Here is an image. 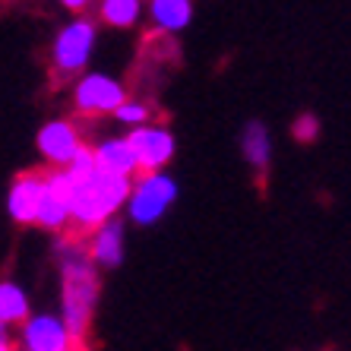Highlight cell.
<instances>
[{"label":"cell","instance_id":"6da1fadb","mask_svg":"<svg viewBox=\"0 0 351 351\" xmlns=\"http://www.w3.org/2000/svg\"><path fill=\"white\" fill-rule=\"evenodd\" d=\"M60 282H64V288H60V319H64L66 332L73 339V348H82L98 304V266L89 260V254L82 247L64 250Z\"/></svg>","mask_w":351,"mask_h":351},{"label":"cell","instance_id":"7a4b0ae2","mask_svg":"<svg viewBox=\"0 0 351 351\" xmlns=\"http://www.w3.org/2000/svg\"><path fill=\"white\" fill-rule=\"evenodd\" d=\"M133 178L123 174H108L101 168H92L89 174L73 178V193H70V225L82 234H89L95 225L117 215L130 196Z\"/></svg>","mask_w":351,"mask_h":351},{"label":"cell","instance_id":"3957f363","mask_svg":"<svg viewBox=\"0 0 351 351\" xmlns=\"http://www.w3.org/2000/svg\"><path fill=\"white\" fill-rule=\"evenodd\" d=\"M174 199H178L174 178H168L165 171H139V178L133 174L130 196H127L123 209L136 225H156L171 209Z\"/></svg>","mask_w":351,"mask_h":351},{"label":"cell","instance_id":"277c9868","mask_svg":"<svg viewBox=\"0 0 351 351\" xmlns=\"http://www.w3.org/2000/svg\"><path fill=\"white\" fill-rule=\"evenodd\" d=\"M95 38H98V25L89 16H76L73 23H66L54 38L51 48V64L60 76H76L86 70L92 51H95Z\"/></svg>","mask_w":351,"mask_h":351},{"label":"cell","instance_id":"5b68a950","mask_svg":"<svg viewBox=\"0 0 351 351\" xmlns=\"http://www.w3.org/2000/svg\"><path fill=\"white\" fill-rule=\"evenodd\" d=\"M70 193H73V178L66 174V168H51L41 174V193L32 225L45 231L70 228Z\"/></svg>","mask_w":351,"mask_h":351},{"label":"cell","instance_id":"8992f818","mask_svg":"<svg viewBox=\"0 0 351 351\" xmlns=\"http://www.w3.org/2000/svg\"><path fill=\"white\" fill-rule=\"evenodd\" d=\"M127 98V89L123 82H117L114 76L108 73H86L80 76L73 89V105L82 117H101L111 114L117 105Z\"/></svg>","mask_w":351,"mask_h":351},{"label":"cell","instance_id":"52a82bcc","mask_svg":"<svg viewBox=\"0 0 351 351\" xmlns=\"http://www.w3.org/2000/svg\"><path fill=\"white\" fill-rule=\"evenodd\" d=\"M127 143L136 156L139 171H162L174 158V133L162 123H136V127H130Z\"/></svg>","mask_w":351,"mask_h":351},{"label":"cell","instance_id":"ba28073f","mask_svg":"<svg viewBox=\"0 0 351 351\" xmlns=\"http://www.w3.org/2000/svg\"><path fill=\"white\" fill-rule=\"evenodd\" d=\"M19 348L25 351H70L73 339L60 313H29L19 323Z\"/></svg>","mask_w":351,"mask_h":351},{"label":"cell","instance_id":"9c48e42d","mask_svg":"<svg viewBox=\"0 0 351 351\" xmlns=\"http://www.w3.org/2000/svg\"><path fill=\"white\" fill-rule=\"evenodd\" d=\"M35 143H38L41 158H45L51 168H64V165L82 149V133L73 121L58 117V121H48L41 127Z\"/></svg>","mask_w":351,"mask_h":351},{"label":"cell","instance_id":"30bf717a","mask_svg":"<svg viewBox=\"0 0 351 351\" xmlns=\"http://www.w3.org/2000/svg\"><path fill=\"white\" fill-rule=\"evenodd\" d=\"M89 260L95 263V266H101V269H114V266H121L123 260V221L117 219V215H111V219H105L101 225H95V228L89 231Z\"/></svg>","mask_w":351,"mask_h":351},{"label":"cell","instance_id":"8fae6325","mask_svg":"<svg viewBox=\"0 0 351 351\" xmlns=\"http://www.w3.org/2000/svg\"><path fill=\"white\" fill-rule=\"evenodd\" d=\"M41 193V174L38 171H25L19 178H13L7 190V213L16 225H32L35 221V206H38Z\"/></svg>","mask_w":351,"mask_h":351},{"label":"cell","instance_id":"7c38bea8","mask_svg":"<svg viewBox=\"0 0 351 351\" xmlns=\"http://www.w3.org/2000/svg\"><path fill=\"white\" fill-rule=\"evenodd\" d=\"M92 158H95V168H101V171H108V174H123V178L139 174L136 156H133L127 136L101 139L98 146H92Z\"/></svg>","mask_w":351,"mask_h":351},{"label":"cell","instance_id":"4fadbf2b","mask_svg":"<svg viewBox=\"0 0 351 351\" xmlns=\"http://www.w3.org/2000/svg\"><path fill=\"white\" fill-rule=\"evenodd\" d=\"M149 19L162 32H180L193 19V0H149Z\"/></svg>","mask_w":351,"mask_h":351},{"label":"cell","instance_id":"5bb4252c","mask_svg":"<svg viewBox=\"0 0 351 351\" xmlns=\"http://www.w3.org/2000/svg\"><path fill=\"white\" fill-rule=\"evenodd\" d=\"M29 313H32V304H29V294L23 291V285L3 278V282H0V323L19 326Z\"/></svg>","mask_w":351,"mask_h":351},{"label":"cell","instance_id":"9a60e30c","mask_svg":"<svg viewBox=\"0 0 351 351\" xmlns=\"http://www.w3.org/2000/svg\"><path fill=\"white\" fill-rule=\"evenodd\" d=\"M241 152H244V158L254 168H266L272 158V139H269V130L263 127L260 121H250L244 127V136H241Z\"/></svg>","mask_w":351,"mask_h":351},{"label":"cell","instance_id":"2e32d148","mask_svg":"<svg viewBox=\"0 0 351 351\" xmlns=\"http://www.w3.org/2000/svg\"><path fill=\"white\" fill-rule=\"evenodd\" d=\"M143 0H98V19L111 29H130L139 23Z\"/></svg>","mask_w":351,"mask_h":351},{"label":"cell","instance_id":"e0dca14e","mask_svg":"<svg viewBox=\"0 0 351 351\" xmlns=\"http://www.w3.org/2000/svg\"><path fill=\"white\" fill-rule=\"evenodd\" d=\"M111 117H114L117 123H123V127H136V123H146V121H149V108L143 105V101L123 98L121 105L111 111Z\"/></svg>","mask_w":351,"mask_h":351},{"label":"cell","instance_id":"ac0fdd59","mask_svg":"<svg viewBox=\"0 0 351 351\" xmlns=\"http://www.w3.org/2000/svg\"><path fill=\"white\" fill-rule=\"evenodd\" d=\"M291 133H294V139L298 143H313L317 139V133H319V121L313 114H298L294 117V123H291Z\"/></svg>","mask_w":351,"mask_h":351},{"label":"cell","instance_id":"d6986e66","mask_svg":"<svg viewBox=\"0 0 351 351\" xmlns=\"http://www.w3.org/2000/svg\"><path fill=\"white\" fill-rule=\"evenodd\" d=\"M10 348H16V342H13L7 323H0V351H10Z\"/></svg>","mask_w":351,"mask_h":351},{"label":"cell","instance_id":"ffe728a7","mask_svg":"<svg viewBox=\"0 0 351 351\" xmlns=\"http://www.w3.org/2000/svg\"><path fill=\"white\" fill-rule=\"evenodd\" d=\"M66 10H73V13H82V10H89L95 0H60Z\"/></svg>","mask_w":351,"mask_h":351}]
</instances>
